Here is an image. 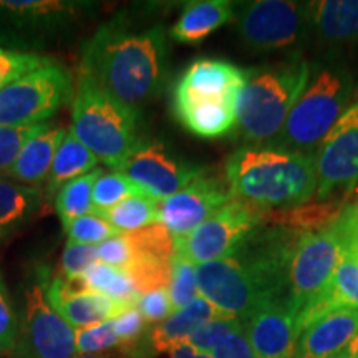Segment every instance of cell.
<instances>
[{"instance_id": "6da1fadb", "label": "cell", "mask_w": 358, "mask_h": 358, "mask_svg": "<svg viewBox=\"0 0 358 358\" xmlns=\"http://www.w3.org/2000/svg\"><path fill=\"white\" fill-rule=\"evenodd\" d=\"M166 75L168 35L163 24L140 25L122 12L98 27L82 47V78L134 111L159 96Z\"/></svg>"}, {"instance_id": "7a4b0ae2", "label": "cell", "mask_w": 358, "mask_h": 358, "mask_svg": "<svg viewBox=\"0 0 358 358\" xmlns=\"http://www.w3.org/2000/svg\"><path fill=\"white\" fill-rule=\"evenodd\" d=\"M302 236L289 227L261 224L229 256L196 266L199 295L222 315L248 319L261 303L282 297Z\"/></svg>"}, {"instance_id": "3957f363", "label": "cell", "mask_w": 358, "mask_h": 358, "mask_svg": "<svg viewBox=\"0 0 358 358\" xmlns=\"http://www.w3.org/2000/svg\"><path fill=\"white\" fill-rule=\"evenodd\" d=\"M224 179L232 199L266 211L292 209L315 196V156L271 146H239L226 159Z\"/></svg>"}, {"instance_id": "277c9868", "label": "cell", "mask_w": 358, "mask_h": 358, "mask_svg": "<svg viewBox=\"0 0 358 358\" xmlns=\"http://www.w3.org/2000/svg\"><path fill=\"white\" fill-rule=\"evenodd\" d=\"M245 82L237 96L236 138L241 146H266L294 108L310 75V62L292 52L274 64L245 69Z\"/></svg>"}, {"instance_id": "5b68a950", "label": "cell", "mask_w": 358, "mask_h": 358, "mask_svg": "<svg viewBox=\"0 0 358 358\" xmlns=\"http://www.w3.org/2000/svg\"><path fill=\"white\" fill-rule=\"evenodd\" d=\"M355 85V75L343 62L334 58L313 62L306 88L290 110L284 128L266 146L315 156L330 129L350 108Z\"/></svg>"}, {"instance_id": "8992f818", "label": "cell", "mask_w": 358, "mask_h": 358, "mask_svg": "<svg viewBox=\"0 0 358 358\" xmlns=\"http://www.w3.org/2000/svg\"><path fill=\"white\" fill-rule=\"evenodd\" d=\"M70 129L111 171H120L141 140L140 111L128 108L80 77L71 103Z\"/></svg>"}, {"instance_id": "52a82bcc", "label": "cell", "mask_w": 358, "mask_h": 358, "mask_svg": "<svg viewBox=\"0 0 358 358\" xmlns=\"http://www.w3.org/2000/svg\"><path fill=\"white\" fill-rule=\"evenodd\" d=\"M358 239V206L348 204L337 221L306 232L289 267V303L297 319L327 292L347 245Z\"/></svg>"}, {"instance_id": "ba28073f", "label": "cell", "mask_w": 358, "mask_h": 358, "mask_svg": "<svg viewBox=\"0 0 358 358\" xmlns=\"http://www.w3.org/2000/svg\"><path fill=\"white\" fill-rule=\"evenodd\" d=\"M95 3L75 0H0V47L35 53L77 30Z\"/></svg>"}, {"instance_id": "9c48e42d", "label": "cell", "mask_w": 358, "mask_h": 358, "mask_svg": "<svg viewBox=\"0 0 358 358\" xmlns=\"http://www.w3.org/2000/svg\"><path fill=\"white\" fill-rule=\"evenodd\" d=\"M75 330L45 297L38 264L22 285L19 338L10 358H73Z\"/></svg>"}, {"instance_id": "30bf717a", "label": "cell", "mask_w": 358, "mask_h": 358, "mask_svg": "<svg viewBox=\"0 0 358 358\" xmlns=\"http://www.w3.org/2000/svg\"><path fill=\"white\" fill-rule=\"evenodd\" d=\"M73 100V78L53 64L0 90V127H37Z\"/></svg>"}, {"instance_id": "8fae6325", "label": "cell", "mask_w": 358, "mask_h": 358, "mask_svg": "<svg viewBox=\"0 0 358 358\" xmlns=\"http://www.w3.org/2000/svg\"><path fill=\"white\" fill-rule=\"evenodd\" d=\"M236 32L252 53H274L294 48L310 32L308 2L256 0L236 10Z\"/></svg>"}, {"instance_id": "7c38bea8", "label": "cell", "mask_w": 358, "mask_h": 358, "mask_svg": "<svg viewBox=\"0 0 358 358\" xmlns=\"http://www.w3.org/2000/svg\"><path fill=\"white\" fill-rule=\"evenodd\" d=\"M267 211L241 199H231L185 237H176V252L194 266L229 256L256 227Z\"/></svg>"}, {"instance_id": "4fadbf2b", "label": "cell", "mask_w": 358, "mask_h": 358, "mask_svg": "<svg viewBox=\"0 0 358 358\" xmlns=\"http://www.w3.org/2000/svg\"><path fill=\"white\" fill-rule=\"evenodd\" d=\"M120 171L143 194L163 201L204 174L206 169L173 153L161 141L141 138Z\"/></svg>"}, {"instance_id": "5bb4252c", "label": "cell", "mask_w": 358, "mask_h": 358, "mask_svg": "<svg viewBox=\"0 0 358 358\" xmlns=\"http://www.w3.org/2000/svg\"><path fill=\"white\" fill-rule=\"evenodd\" d=\"M315 174V201L332 199L337 191L350 199L358 187V98L317 150Z\"/></svg>"}, {"instance_id": "9a60e30c", "label": "cell", "mask_w": 358, "mask_h": 358, "mask_svg": "<svg viewBox=\"0 0 358 358\" xmlns=\"http://www.w3.org/2000/svg\"><path fill=\"white\" fill-rule=\"evenodd\" d=\"M231 199L226 179L201 174L176 194L158 201V222L174 237H185Z\"/></svg>"}, {"instance_id": "2e32d148", "label": "cell", "mask_w": 358, "mask_h": 358, "mask_svg": "<svg viewBox=\"0 0 358 358\" xmlns=\"http://www.w3.org/2000/svg\"><path fill=\"white\" fill-rule=\"evenodd\" d=\"M38 267L45 297L73 330L113 320L128 308L136 307L133 303L115 301L103 294L78 287L62 275L52 274L50 268L42 264H38Z\"/></svg>"}, {"instance_id": "e0dca14e", "label": "cell", "mask_w": 358, "mask_h": 358, "mask_svg": "<svg viewBox=\"0 0 358 358\" xmlns=\"http://www.w3.org/2000/svg\"><path fill=\"white\" fill-rule=\"evenodd\" d=\"M248 70L217 58H199L182 71L173 87L171 105L182 103H234L244 87Z\"/></svg>"}, {"instance_id": "ac0fdd59", "label": "cell", "mask_w": 358, "mask_h": 358, "mask_svg": "<svg viewBox=\"0 0 358 358\" xmlns=\"http://www.w3.org/2000/svg\"><path fill=\"white\" fill-rule=\"evenodd\" d=\"M244 329L256 358H292L297 334L287 297L264 302L244 319Z\"/></svg>"}, {"instance_id": "d6986e66", "label": "cell", "mask_w": 358, "mask_h": 358, "mask_svg": "<svg viewBox=\"0 0 358 358\" xmlns=\"http://www.w3.org/2000/svg\"><path fill=\"white\" fill-rule=\"evenodd\" d=\"M358 335V308H342L310 322L297 335L292 358H332Z\"/></svg>"}, {"instance_id": "ffe728a7", "label": "cell", "mask_w": 358, "mask_h": 358, "mask_svg": "<svg viewBox=\"0 0 358 358\" xmlns=\"http://www.w3.org/2000/svg\"><path fill=\"white\" fill-rule=\"evenodd\" d=\"M342 308H358V239L347 245L327 292L295 319V334L325 313Z\"/></svg>"}, {"instance_id": "44dd1931", "label": "cell", "mask_w": 358, "mask_h": 358, "mask_svg": "<svg viewBox=\"0 0 358 358\" xmlns=\"http://www.w3.org/2000/svg\"><path fill=\"white\" fill-rule=\"evenodd\" d=\"M66 129L57 124H40L32 136L27 140L17 156L15 163L7 171V178L25 186L38 187L47 182L53 158L64 140Z\"/></svg>"}, {"instance_id": "7402d4cb", "label": "cell", "mask_w": 358, "mask_h": 358, "mask_svg": "<svg viewBox=\"0 0 358 358\" xmlns=\"http://www.w3.org/2000/svg\"><path fill=\"white\" fill-rule=\"evenodd\" d=\"M234 3L227 0L189 2L169 30V37L178 43L198 45L222 25L234 20Z\"/></svg>"}, {"instance_id": "603a6c76", "label": "cell", "mask_w": 358, "mask_h": 358, "mask_svg": "<svg viewBox=\"0 0 358 358\" xmlns=\"http://www.w3.org/2000/svg\"><path fill=\"white\" fill-rule=\"evenodd\" d=\"M310 32L329 43L358 42V0L308 2Z\"/></svg>"}, {"instance_id": "cb8c5ba5", "label": "cell", "mask_w": 358, "mask_h": 358, "mask_svg": "<svg viewBox=\"0 0 358 358\" xmlns=\"http://www.w3.org/2000/svg\"><path fill=\"white\" fill-rule=\"evenodd\" d=\"M217 317L227 315H222L213 303L199 295L186 307L173 312L166 320L156 325L151 330L148 342L155 353H168L174 345L186 342L201 325Z\"/></svg>"}, {"instance_id": "d4e9b609", "label": "cell", "mask_w": 358, "mask_h": 358, "mask_svg": "<svg viewBox=\"0 0 358 358\" xmlns=\"http://www.w3.org/2000/svg\"><path fill=\"white\" fill-rule=\"evenodd\" d=\"M174 118L187 131L204 140L226 136L234 131L236 110L234 103H182L171 105Z\"/></svg>"}, {"instance_id": "484cf974", "label": "cell", "mask_w": 358, "mask_h": 358, "mask_svg": "<svg viewBox=\"0 0 358 358\" xmlns=\"http://www.w3.org/2000/svg\"><path fill=\"white\" fill-rule=\"evenodd\" d=\"M98 163H100V159L77 140L71 129H66L64 140H62L55 153V158H53L47 182H45L47 198H55L57 192L66 182L92 173L93 169H96Z\"/></svg>"}, {"instance_id": "4316f807", "label": "cell", "mask_w": 358, "mask_h": 358, "mask_svg": "<svg viewBox=\"0 0 358 358\" xmlns=\"http://www.w3.org/2000/svg\"><path fill=\"white\" fill-rule=\"evenodd\" d=\"M43 206L38 187L0 179V232H12L30 221Z\"/></svg>"}, {"instance_id": "83f0119b", "label": "cell", "mask_w": 358, "mask_h": 358, "mask_svg": "<svg viewBox=\"0 0 358 358\" xmlns=\"http://www.w3.org/2000/svg\"><path fill=\"white\" fill-rule=\"evenodd\" d=\"M82 289L93 290V292L103 294L115 301H123L136 306L140 294L134 289L131 279L123 268L111 267L108 264L95 262L92 267L80 275L78 280L71 282Z\"/></svg>"}, {"instance_id": "f1b7e54d", "label": "cell", "mask_w": 358, "mask_h": 358, "mask_svg": "<svg viewBox=\"0 0 358 358\" xmlns=\"http://www.w3.org/2000/svg\"><path fill=\"white\" fill-rule=\"evenodd\" d=\"M103 169L96 168L92 173L66 182L55 194V211L60 217L62 226H69L75 219L87 216L93 211V186L100 178Z\"/></svg>"}, {"instance_id": "f546056e", "label": "cell", "mask_w": 358, "mask_h": 358, "mask_svg": "<svg viewBox=\"0 0 358 358\" xmlns=\"http://www.w3.org/2000/svg\"><path fill=\"white\" fill-rule=\"evenodd\" d=\"M101 216L120 234H129L158 222V201L146 194H136L122 201Z\"/></svg>"}, {"instance_id": "4dcf8cb0", "label": "cell", "mask_w": 358, "mask_h": 358, "mask_svg": "<svg viewBox=\"0 0 358 358\" xmlns=\"http://www.w3.org/2000/svg\"><path fill=\"white\" fill-rule=\"evenodd\" d=\"M173 261L148 254H133V261L124 268L140 295L168 289Z\"/></svg>"}, {"instance_id": "1f68e13d", "label": "cell", "mask_w": 358, "mask_h": 358, "mask_svg": "<svg viewBox=\"0 0 358 358\" xmlns=\"http://www.w3.org/2000/svg\"><path fill=\"white\" fill-rule=\"evenodd\" d=\"M143 194L122 171H103L93 186V211L105 214L131 196Z\"/></svg>"}, {"instance_id": "d6a6232c", "label": "cell", "mask_w": 358, "mask_h": 358, "mask_svg": "<svg viewBox=\"0 0 358 358\" xmlns=\"http://www.w3.org/2000/svg\"><path fill=\"white\" fill-rule=\"evenodd\" d=\"M168 294L174 312L186 307L187 303H191L194 299L199 297L196 266L179 252H176V256L173 259Z\"/></svg>"}, {"instance_id": "836d02e7", "label": "cell", "mask_w": 358, "mask_h": 358, "mask_svg": "<svg viewBox=\"0 0 358 358\" xmlns=\"http://www.w3.org/2000/svg\"><path fill=\"white\" fill-rule=\"evenodd\" d=\"M55 60L40 53H29L19 50H8L0 47V90L8 87L17 80L27 77L32 71L53 65Z\"/></svg>"}, {"instance_id": "e575fe53", "label": "cell", "mask_w": 358, "mask_h": 358, "mask_svg": "<svg viewBox=\"0 0 358 358\" xmlns=\"http://www.w3.org/2000/svg\"><path fill=\"white\" fill-rule=\"evenodd\" d=\"M64 229L66 232V237H69V243L87 245L101 244L111 239V237L120 236V232L101 214L96 213L75 219Z\"/></svg>"}, {"instance_id": "d590c367", "label": "cell", "mask_w": 358, "mask_h": 358, "mask_svg": "<svg viewBox=\"0 0 358 358\" xmlns=\"http://www.w3.org/2000/svg\"><path fill=\"white\" fill-rule=\"evenodd\" d=\"M75 348L77 353H108L120 350V340L116 337L113 320L75 330Z\"/></svg>"}, {"instance_id": "8d00e7d4", "label": "cell", "mask_w": 358, "mask_h": 358, "mask_svg": "<svg viewBox=\"0 0 358 358\" xmlns=\"http://www.w3.org/2000/svg\"><path fill=\"white\" fill-rule=\"evenodd\" d=\"M113 327L116 337L120 340V350L138 357L140 343L143 342L148 327V322L141 315V312L136 307L128 308L122 315L113 319Z\"/></svg>"}, {"instance_id": "74e56055", "label": "cell", "mask_w": 358, "mask_h": 358, "mask_svg": "<svg viewBox=\"0 0 358 358\" xmlns=\"http://www.w3.org/2000/svg\"><path fill=\"white\" fill-rule=\"evenodd\" d=\"M19 338V313L0 274V357L12 353Z\"/></svg>"}, {"instance_id": "f35d334b", "label": "cell", "mask_w": 358, "mask_h": 358, "mask_svg": "<svg viewBox=\"0 0 358 358\" xmlns=\"http://www.w3.org/2000/svg\"><path fill=\"white\" fill-rule=\"evenodd\" d=\"M241 319L236 317H217L206 322L199 327L196 332L191 334V337L187 338V342L196 348L198 353H204V355H211L214 347L217 345L221 340L231 332L234 327L239 324Z\"/></svg>"}, {"instance_id": "ab89813d", "label": "cell", "mask_w": 358, "mask_h": 358, "mask_svg": "<svg viewBox=\"0 0 358 358\" xmlns=\"http://www.w3.org/2000/svg\"><path fill=\"white\" fill-rule=\"evenodd\" d=\"M95 262H98L96 245L66 243L64 254H62L60 274L58 275H62L69 282H75Z\"/></svg>"}, {"instance_id": "60d3db41", "label": "cell", "mask_w": 358, "mask_h": 358, "mask_svg": "<svg viewBox=\"0 0 358 358\" xmlns=\"http://www.w3.org/2000/svg\"><path fill=\"white\" fill-rule=\"evenodd\" d=\"M37 127H0V173H6L15 163L17 156Z\"/></svg>"}, {"instance_id": "b9f144b4", "label": "cell", "mask_w": 358, "mask_h": 358, "mask_svg": "<svg viewBox=\"0 0 358 358\" xmlns=\"http://www.w3.org/2000/svg\"><path fill=\"white\" fill-rule=\"evenodd\" d=\"M211 358H256V353L250 347L248 334H245L243 320L214 347Z\"/></svg>"}, {"instance_id": "7bdbcfd3", "label": "cell", "mask_w": 358, "mask_h": 358, "mask_svg": "<svg viewBox=\"0 0 358 358\" xmlns=\"http://www.w3.org/2000/svg\"><path fill=\"white\" fill-rule=\"evenodd\" d=\"M98 262L108 264L116 268H127L133 261V249L127 236L120 234L96 245Z\"/></svg>"}, {"instance_id": "ee69618b", "label": "cell", "mask_w": 358, "mask_h": 358, "mask_svg": "<svg viewBox=\"0 0 358 358\" xmlns=\"http://www.w3.org/2000/svg\"><path fill=\"white\" fill-rule=\"evenodd\" d=\"M136 308L141 312L148 324H161L174 312L171 301H169L168 289L140 295Z\"/></svg>"}, {"instance_id": "f6af8a7d", "label": "cell", "mask_w": 358, "mask_h": 358, "mask_svg": "<svg viewBox=\"0 0 358 358\" xmlns=\"http://www.w3.org/2000/svg\"><path fill=\"white\" fill-rule=\"evenodd\" d=\"M196 355H198V352H196V348L192 347L187 340L174 345L171 350L168 352V358H194Z\"/></svg>"}, {"instance_id": "bcb514c9", "label": "cell", "mask_w": 358, "mask_h": 358, "mask_svg": "<svg viewBox=\"0 0 358 358\" xmlns=\"http://www.w3.org/2000/svg\"><path fill=\"white\" fill-rule=\"evenodd\" d=\"M73 358H136L129 353H124L122 350H115L108 353H77Z\"/></svg>"}, {"instance_id": "7dc6e473", "label": "cell", "mask_w": 358, "mask_h": 358, "mask_svg": "<svg viewBox=\"0 0 358 358\" xmlns=\"http://www.w3.org/2000/svg\"><path fill=\"white\" fill-rule=\"evenodd\" d=\"M332 358H352V347L348 345L347 348H343L342 352H338L337 355H334Z\"/></svg>"}, {"instance_id": "c3c4849f", "label": "cell", "mask_w": 358, "mask_h": 358, "mask_svg": "<svg viewBox=\"0 0 358 358\" xmlns=\"http://www.w3.org/2000/svg\"><path fill=\"white\" fill-rule=\"evenodd\" d=\"M350 347H352V358H358V335L355 338H353Z\"/></svg>"}, {"instance_id": "681fc988", "label": "cell", "mask_w": 358, "mask_h": 358, "mask_svg": "<svg viewBox=\"0 0 358 358\" xmlns=\"http://www.w3.org/2000/svg\"><path fill=\"white\" fill-rule=\"evenodd\" d=\"M352 196H355V201H353V203L352 204H355V206H358V187H357V189L355 191H353V194Z\"/></svg>"}, {"instance_id": "f907efd6", "label": "cell", "mask_w": 358, "mask_h": 358, "mask_svg": "<svg viewBox=\"0 0 358 358\" xmlns=\"http://www.w3.org/2000/svg\"><path fill=\"white\" fill-rule=\"evenodd\" d=\"M194 358H211V355H204V353H198Z\"/></svg>"}, {"instance_id": "816d5d0a", "label": "cell", "mask_w": 358, "mask_h": 358, "mask_svg": "<svg viewBox=\"0 0 358 358\" xmlns=\"http://www.w3.org/2000/svg\"><path fill=\"white\" fill-rule=\"evenodd\" d=\"M0 179H7V174L6 173H0Z\"/></svg>"}]
</instances>
